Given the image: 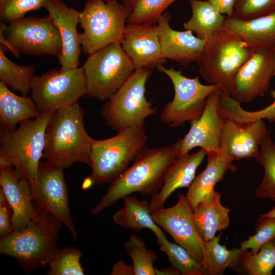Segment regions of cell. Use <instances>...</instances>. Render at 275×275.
I'll use <instances>...</instances> for the list:
<instances>
[{"instance_id":"obj_1","label":"cell","mask_w":275,"mask_h":275,"mask_svg":"<svg viewBox=\"0 0 275 275\" xmlns=\"http://www.w3.org/2000/svg\"><path fill=\"white\" fill-rule=\"evenodd\" d=\"M179 155L174 144L156 148L145 146L136 156L133 164L110 183L106 194L91 210V214H98L134 193L151 197L157 194L163 185L168 167Z\"/></svg>"},{"instance_id":"obj_25","label":"cell","mask_w":275,"mask_h":275,"mask_svg":"<svg viewBox=\"0 0 275 275\" xmlns=\"http://www.w3.org/2000/svg\"><path fill=\"white\" fill-rule=\"evenodd\" d=\"M221 198L220 194L214 189L193 211L195 226L204 241L211 239L216 232L229 226L230 209L222 204Z\"/></svg>"},{"instance_id":"obj_15","label":"cell","mask_w":275,"mask_h":275,"mask_svg":"<svg viewBox=\"0 0 275 275\" xmlns=\"http://www.w3.org/2000/svg\"><path fill=\"white\" fill-rule=\"evenodd\" d=\"M222 92L219 89L208 96L201 116L190 121L187 133L174 144L179 155L188 154L196 147L204 149L207 153L219 152L221 135L227 119L220 105Z\"/></svg>"},{"instance_id":"obj_27","label":"cell","mask_w":275,"mask_h":275,"mask_svg":"<svg viewBox=\"0 0 275 275\" xmlns=\"http://www.w3.org/2000/svg\"><path fill=\"white\" fill-rule=\"evenodd\" d=\"M124 206L113 215L115 224L126 229L140 231L144 229L152 231L156 237L165 234L154 222L150 203L130 195L123 199Z\"/></svg>"},{"instance_id":"obj_39","label":"cell","mask_w":275,"mask_h":275,"mask_svg":"<svg viewBox=\"0 0 275 275\" xmlns=\"http://www.w3.org/2000/svg\"><path fill=\"white\" fill-rule=\"evenodd\" d=\"M275 12V0H237L233 16L250 20Z\"/></svg>"},{"instance_id":"obj_26","label":"cell","mask_w":275,"mask_h":275,"mask_svg":"<svg viewBox=\"0 0 275 275\" xmlns=\"http://www.w3.org/2000/svg\"><path fill=\"white\" fill-rule=\"evenodd\" d=\"M40 115L31 97L18 96L0 81V119L3 129L13 131L22 121Z\"/></svg>"},{"instance_id":"obj_34","label":"cell","mask_w":275,"mask_h":275,"mask_svg":"<svg viewBox=\"0 0 275 275\" xmlns=\"http://www.w3.org/2000/svg\"><path fill=\"white\" fill-rule=\"evenodd\" d=\"M131 12L128 24H155L166 9L176 0H121Z\"/></svg>"},{"instance_id":"obj_21","label":"cell","mask_w":275,"mask_h":275,"mask_svg":"<svg viewBox=\"0 0 275 275\" xmlns=\"http://www.w3.org/2000/svg\"><path fill=\"white\" fill-rule=\"evenodd\" d=\"M170 14L164 12L157 23L163 57L176 61L184 67L191 62H197L206 41L194 36L191 31L173 30L170 25Z\"/></svg>"},{"instance_id":"obj_47","label":"cell","mask_w":275,"mask_h":275,"mask_svg":"<svg viewBox=\"0 0 275 275\" xmlns=\"http://www.w3.org/2000/svg\"><path fill=\"white\" fill-rule=\"evenodd\" d=\"M261 215L264 216L275 218V206H274L271 209H270L268 212L261 214Z\"/></svg>"},{"instance_id":"obj_35","label":"cell","mask_w":275,"mask_h":275,"mask_svg":"<svg viewBox=\"0 0 275 275\" xmlns=\"http://www.w3.org/2000/svg\"><path fill=\"white\" fill-rule=\"evenodd\" d=\"M124 246L132 260L134 275H156L154 263L158 256L154 251L146 247L142 238L132 234Z\"/></svg>"},{"instance_id":"obj_16","label":"cell","mask_w":275,"mask_h":275,"mask_svg":"<svg viewBox=\"0 0 275 275\" xmlns=\"http://www.w3.org/2000/svg\"><path fill=\"white\" fill-rule=\"evenodd\" d=\"M193 211L185 196L178 195V200L172 207L162 208L152 214L154 222L166 231L176 243L185 248L199 262L203 259L204 241L194 222Z\"/></svg>"},{"instance_id":"obj_10","label":"cell","mask_w":275,"mask_h":275,"mask_svg":"<svg viewBox=\"0 0 275 275\" xmlns=\"http://www.w3.org/2000/svg\"><path fill=\"white\" fill-rule=\"evenodd\" d=\"M157 69L168 76L174 87V97L164 105L160 114L161 121L170 127H180L186 122L199 118L208 96L221 89L216 85L202 84L198 76L187 77L181 70L172 67L167 69L160 65Z\"/></svg>"},{"instance_id":"obj_4","label":"cell","mask_w":275,"mask_h":275,"mask_svg":"<svg viewBox=\"0 0 275 275\" xmlns=\"http://www.w3.org/2000/svg\"><path fill=\"white\" fill-rule=\"evenodd\" d=\"M253 50L236 35L222 30L206 41L197 61L199 73L206 82L218 86L223 93L231 96L236 73Z\"/></svg>"},{"instance_id":"obj_14","label":"cell","mask_w":275,"mask_h":275,"mask_svg":"<svg viewBox=\"0 0 275 275\" xmlns=\"http://www.w3.org/2000/svg\"><path fill=\"white\" fill-rule=\"evenodd\" d=\"M275 73V47H255L235 76L231 97L240 104L263 96Z\"/></svg>"},{"instance_id":"obj_45","label":"cell","mask_w":275,"mask_h":275,"mask_svg":"<svg viewBox=\"0 0 275 275\" xmlns=\"http://www.w3.org/2000/svg\"><path fill=\"white\" fill-rule=\"evenodd\" d=\"M156 275H180V273L171 265L167 268H156Z\"/></svg>"},{"instance_id":"obj_32","label":"cell","mask_w":275,"mask_h":275,"mask_svg":"<svg viewBox=\"0 0 275 275\" xmlns=\"http://www.w3.org/2000/svg\"><path fill=\"white\" fill-rule=\"evenodd\" d=\"M159 249L163 252L172 265L181 275H206L201 263L183 247L172 243L166 235L157 237Z\"/></svg>"},{"instance_id":"obj_37","label":"cell","mask_w":275,"mask_h":275,"mask_svg":"<svg viewBox=\"0 0 275 275\" xmlns=\"http://www.w3.org/2000/svg\"><path fill=\"white\" fill-rule=\"evenodd\" d=\"M255 234L240 242L242 250H251L256 254L267 242L275 237V218L260 215L256 223Z\"/></svg>"},{"instance_id":"obj_17","label":"cell","mask_w":275,"mask_h":275,"mask_svg":"<svg viewBox=\"0 0 275 275\" xmlns=\"http://www.w3.org/2000/svg\"><path fill=\"white\" fill-rule=\"evenodd\" d=\"M267 130L262 119L241 121L227 118L221 135L219 152L232 161L255 158Z\"/></svg>"},{"instance_id":"obj_30","label":"cell","mask_w":275,"mask_h":275,"mask_svg":"<svg viewBox=\"0 0 275 275\" xmlns=\"http://www.w3.org/2000/svg\"><path fill=\"white\" fill-rule=\"evenodd\" d=\"M255 159L262 166L264 175L255 190V195L259 199H269L275 202V143L268 129L261 142L259 153Z\"/></svg>"},{"instance_id":"obj_36","label":"cell","mask_w":275,"mask_h":275,"mask_svg":"<svg viewBox=\"0 0 275 275\" xmlns=\"http://www.w3.org/2000/svg\"><path fill=\"white\" fill-rule=\"evenodd\" d=\"M82 254L78 249L68 246L58 249L48 265L49 275H83L84 268L80 263Z\"/></svg>"},{"instance_id":"obj_43","label":"cell","mask_w":275,"mask_h":275,"mask_svg":"<svg viewBox=\"0 0 275 275\" xmlns=\"http://www.w3.org/2000/svg\"><path fill=\"white\" fill-rule=\"evenodd\" d=\"M110 274L134 275L133 266L120 259L113 265Z\"/></svg>"},{"instance_id":"obj_19","label":"cell","mask_w":275,"mask_h":275,"mask_svg":"<svg viewBox=\"0 0 275 275\" xmlns=\"http://www.w3.org/2000/svg\"><path fill=\"white\" fill-rule=\"evenodd\" d=\"M48 12L60 32L62 41V51L58 57L61 66L60 71L65 72L77 68L81 49L79 34V12L68 7L62 0H44L43 4Z\"/></svg>"},{"instance_id":"obj_33","label":"cell","mask_w":275,"mask_h":275,"mask_svg":"<svg viewBox=\"0 0 275 275\" xmlns=\"http://www.w3.org/2000/svg\"><path fill=\"white\" fill-rule=\"evenodd\" d=\"M236 266L241 274L272 275L275 267V247L270 241L256 254L247 250L240 257Z\"/></svg>"},{"instance_id":"obj_41","label":"cell","mask_w":275,"mask_h":275,"mask_svg":"<svg viewBox=\"0 0 275 275\" xmlns=\"http://www.w3.org/2000/svg\"><path fill=\"white\" fill-rule=\"evenodd\" d=\"M12 211L5 194L0 188V236L1 238L14 231L12 225Z\"/></svg>"},{"instance_id":"obj_12","label":"cell","mask_w":275,"mask_h":275,"mask_svg":"<svg viewBox=\"0 0 275 275\" xmlns=\"http://www.w3.org/2000/svg\"><path fill=\"white\" fill-rule=\"evenodd\" d=\"M5 34L19 53L33 56H60L62 41L58 28L49 16H29L7 25Z\"/></svg>"},{"instance_id":"obj_46","label":"cell","mask_w":275,"mask_h":275,"mask_svg":"<svg viewBox=\"0 0 275 275\" xmlns=\"http://www.w3.org/2000/svg\"><path fill=\"white\" fill-rule=\"evenodd\" d=\"M13 163L7 158L0 156V169L12 167Z\"/></svg>"},{"instance_id":"obj_6","label":"cell","mask_w":275,"mask_h":275,"mask_svg":"<svg viewBox=\"0 0 275 275\" xmlns=\"http://www.w3.org/2000/svg\"><path fill=\"white\" fill-rule=\"evenodd\" d=\"M53 112L23 121L13 131L1 130L0 156L13 163L16 173L29 182L32 190L43 157L46 127Z\"/></svg>"},{"instance_id":"obj_2","label":"cell","mask_w":275,"mask_h":275,"mask_svg":"<svg viewBox=\"0 0 275 275\" xmlns=\"http://www.w3.org/2000/svg\"><path fill=\"white\" fill-rule=\"evenodd\" d=\"M84 108L77 103L53 112L46 127L43 157L63 169L74 163L91 166L93 138L87 132Z\"/></svg>"},{"instance_id":"obj_9","label":"cell","mask_w":275,"mask_h":275,"mask_svg":"<svg viewBox=\"0 0 275 275\" xmlns=\"http://www.w3.org/2000/svg\"><path fill=\"white\" fill-rule=\"evenodd\" d=\"M131 11L116 0H87L79 12L81 49L90 54L113 42H120Z\"/></svg>"},{"instance_id":"obj_7","label":"cell","mask_w":275,"mask_h":275,"mask_svg":"<svg viewBox=\"0 0 275 275\" xmlns=\"http://www.w3.org/2000/svg\"><path fill=\"white\" fill-rule=\"evenodd\" d=\"M82 68L86 95L101 101L108 100L135 70L120 42L110 43L89 54Z\"/></svg>"},{"instance_id":"obj_29","label":"cell","mask_w":275,"mask_h":275,"mask_svg":"<svg viewBox=\"0 0 275 275\" xmlns=\"http://www.w3.org/2000/svg\"><path fill=\"white\" fill-rule=\"evenodd\" d=\"M221 233L204 241L203 259L201 263L206 274L221 275L228 267H235L247 250L240 248L228 250L219 243Z\"/></svg>"},{"instance_id":"obj_13","label":"cell","mask_w":275,"mask_h":275,"mask_svg":"<svg viewBox=\"0 0 275 275\" xmlns=\"http://www.w3.org/2000/svg\"><path fill=\"white\" fill-rule=\"evenodd\" d=\"M63 170L46 161L40 162L32 189L33 202L39 212L49 213L64 224L76 241L77 232L70 213Z\"/></svg>"},{"instance_id":"obj_11","label":"cell","mask_w":275,"mask_h":275,"mask_svg":"<svg viewBox=\"0 0 275 275\" xmlns=\"http://www.w3.org/2000/svg\"><path fill=\"white\" fill-rule=\"evenodd\" d=\"M31 92L40 114L71 106L86 95L82 67L65 72L51 69L40 76L35 75Z\"/></svg>"},{"instance_id":"obj_22","label":"cell","mask_w":275,"mask_h":275,"mask_svg":"<svg viewBox=\"0 0 275 275\" xmlns=\"http://www.w3.org/2000/svg\"><path fill=\"white\" fill-rule=\"evenodd\" d=\"M206 155V151L201 148L194 153L179 155L171 163L166 170L161 189L151 197L149 203L152 213L163 208L168 198L176 189L189 187Z\"/></svg>"},{"instance_id":"obj_44","label":"cell","mask_w":275,"mask_h":275,"mask_svg":"<svg viewBox=\"0 0 275 275\" xmlns=\"http://www.w3.org/2000/svg\"><path fill=\"white\" fill-rule=\"evenodd\" d=\"M7 25L4 22L0 23V43L5 47L7 50L11 51L13 56L15 57H19L20 53L16 51L14 48L12 46L9 40L5 35V31L6 29Z\"/></svg>"},{"instance_id":"obj_40","label":"cell","mask_w":275,"mask_h":275,"mask_svg":"<svg viewBox=\"0 0 275 275\" xmlns=\"http://www.w3.org/2000/svg\"><path fill=\"white\" fill-rule=\"evenodd\" d=\"M44 0H0V17L10 23L22 18L29 11H37L43 7Z\"/></svg>"},{"instance_id":"obj_48","label":"cell","mask_w":275,"mask_h":275,"mask_svg":"<svg viewBox=\"0 0 275 275\" xmlns=\"http://www.w3.org/2000/svg\"><path fill=\"white\" fill-rule=\"evenodd\" d=\"M274 246L275 247V237L271 241Z\"/></svg>"},{"instance_id":"obj_5","label":"cell","mask_w":275,"mask_h":275,"mask_svg":"<svg viewBox=\"0 0 275 275\" xmlns=\"http://www.w3.org/2000/svg\"><path fill=\"white\" fill-rule=\"evenodd\" d=\"M147 140L142 126L128 128L108 139H93L90 152L89 178L92 184L111 183L117 179L146 146Z\"/></svg>"},{"instance_id":"obj_23","label":"cell","mask_w":275,"mask_h":275,"mask_svg":"<svg viewBox=\"0 0 275 275\" xmlns=\"http://www.w3.org/2000/svg\"><path fill=\"white\" fill-rule=\"evenodd\" d=\"M205 169L195 177L189 186L186 200L193 210L214 190L216 184L222 181L227 171L235 172L237 167L218 153H207Z\"/></svg>"},{"instance_id":"obj_20","label":"cell","mask_w":275,"mask_h":275,"mask_svg":"<svg viewBox=\"0 0 275 275\" xmlns=\"http://www.w3.org/2000/svg\"><path fill=\"white\" fill-rule=\"evenodd\" d=\"M0 185L12 211L14 231L24 228L29 222L42 216L34 206L29 182L17 174L12 167L0 169Z\"/></svg>"},{"instance_id":"obj_18","label":"cell","mask_w":275,"mask_h":275,"mask_svg":"<svg viewBox=\"0 0 275 275\" xmlns=\"http://www.w3.org/2000/svg\"><path fill=\"white\" fill-rule=\"evenodd\" d=\"M158 25L150 23L126 25L122 47L133 62L135 69L151 70L167 62L162 55Z\"/></svg>"},{"instance_id":"obj_8","label":"cell","mask_w":275,"mask_h":275,"mask_svg":"<svg viewBox=\"0 0 275 275\" xmlns=\"http://www.w3.org/2000/svg\"><path fill=\"white\" fill-rule=\"evenodd\" d=\"M151 71L148 68L135 69L103 104L101 116L117 133L133 127H144L145 119L156 113V108L146 97V85Z\"/></svg>"},{"instance_id":"obj_38","label":"cell","mask_w":275,"mask_h":275,"mask_svg":"<svg viewBox=\"0 0 275 275\" xmlns=\"http://www.w3.org/2000/svg\"><path fill=\"white\" fill-rule=\"evenodd\" d=\"M270 95L274 99L273 102L264 108L254 112L244 110L239 103L234 99H231L226 104V115L228 118L241 121L262 119H266L270 123L275 122V90H271Z\"/></svg>"},{"instance_id":"obj_42","label":"cell","mask_w":275,"mask_h":275,"mask_svg":"<svg viewBox=\"0 0 275 275\" xmlns=\"http://www.w3.org/2000/svg\"><path fill=\"white\" fill-rule=\"evenodd\" d=\"M215 9L222 14L232 16L234 13V8L237 0H208Z\"/></svg>"},{"instance_id":"obj_24","label":"cell","mask_w":275,"mask_h":275,"mask_svg":"<svg viewBox=\"0 0 275 275\" xmlns=\"http://www.w3.org/2000/svg\"><path fill=\"white\" fill-rule=\"evenodd\" d=\"M223 30L234 34L253 48L275 47V12L250 20L227 16Z\"/></svg>"},{"instance_id":"obj_3","label":"cell","mask_w":275,"mask_h":275,"mask_svg":"<svg viewBox=\"0 0 275 275\" xmlns=\"http://www.w3.org/2000/svg\"><path fill=\"white\" fill-rule=\"evenodd\" d=\"M62 224L47 212L23 229L1 238L0 253L16 259L27 273L48 265L56 254Z\"/></svg>"},{"instance_id":"obj_31","label":"cell","mask_w":275,"mask_h":275,"mask_svg":"<svg viewBox=\"0 0 275 275\" xmlns=\"http://www.w3.org/2000/svg\"><path fill=\"white\" fill-rule=\"evenodd\" d=\"M6 50L7 48L0 45V81L13 91L19 92L21 96H28L35 67L17 65L5 55Z\"/></svg>"},{"instance_id":"obj_28","label":"cell","mask_w":275,"mask_h":275,"mask_svg":"<svg viewBox=\"0 0 275 275\" xmlns=\"http://www.w3.org/2000/svg\"><path fill=\"white\" fill-rule=\"evenodd\" d=\"M192 15L183 24L184 29L195 33L200 39L208 41L223 30L226 19L208 1L188 0Z\"/></svg>"}]
</instances>
